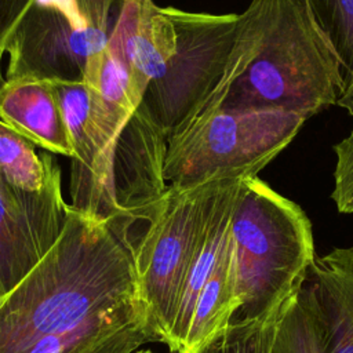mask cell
Listing matches in <instances>:
<instances>
[{"label": "cell", "mask_w": 353, "mask_h": 353, "mask_svg": "<svg viewBox=\"0 0 353 353\" xmlns=\"http://www.w3.org/2000/svg\"><path fill=\"white\" fill-rule=\"evenodd\" d=\"M130 229L66 203L54 244L1 299L0 353H19L139 296Z\"/></svg>", "instance_id": "cell-1"}, {"label": "cell", "mask_w": 353, "mask_h": 353, "mask_svg": "<svg viewBox=\"0 0 353 353\" xmlns=\"http://www.w3.org/2000/svg\"><path fill=\"white\" fill-rule=\"evenodd\" d=\"M167 8L176 33L175 51L137 110L163 132L168 145L221 108L258 52L263 26L258 0H251L241 14Z\"/></svg>", "instance_id": "cell-2"}, {"label": "cell", "mask_w": 353, "mask_h": 353, "mask_svg": "<svg viewBox=\"0 0 353 353\" xmlns=\"http://www.w3.org/2000/svg\"><path fill=\"white\" fill-rule=\"evenodd\" d=\"M262 40L221 108L285 110L307 119L336 105L346 81L335 50L303 0H258Z\"/></svg>", "instance_id": "cell-3"}, {"label": "cell", "mask_w": 353, "mask_h": 353, "mask_svg": "<svg viewBox=\"0 0 353 353\" xmlns=\"http://www.w3.org/2000/svg\"><path fill=\"white\" fill-rule=\"evenodd\" d=\"M236 296L233 319H256L281 306L314 259L312 222L292 200L258 176L241 181L232 216Z\"/></svg>", "instance_id": "cell-4"}, {"label": "cell", "mask_w": 353, "mask_h": 353, "mask_svg": "<svg viewBox=\"0 0 353 353\" xmlns=\"http://www.w3.org/2000/svg\"><path fill=\"white\" fill-rule=\"evenodd\" d=\"M306 116L285 110L219 108L167 145V186L258 176L296 137Z\"/></svg>", "instance_id": "cell-5"}, {"label": "cell", "mask_w": 353, "mask_h": 353, "mask_svg": "<svg viewBox=\"0 0 353 353\" xmlns=\"http://www.w3.org/2000/svg\"><path fill=\"white\" fill-rule=\"evenodd\" d=\"M117 0H32L6 40V80L84 83L98 72Z\"/></svg>", "instance_id": "cell-6"}, {"label": "cell", "mask_w": 353, "mask_h": 353, "mask_svg": "<svg viewBox=\"0 0 353 353\" xmlns=\"http://www.w3.org/2000/svg\"><path fill=\"white\" fill-rule=\"evenodd\" d=\"M219 182L167 186L145 230L132 240L138 295L153 335L164 345Z\"/></svg>", "instance_id": "cell-7"}, {"label": "cell", "mask_w": 353, "mask_h": 353, "mask_svg": "<svg viewBox=\"0 0 353 353\" xmlns=\"http://www.w3.org/2000/svg\"><path fill=\"white\" fill-rule=\"evenodd\" d=\"M54 87L73 149L69 205L92 218L132 226L119 205L114 181L117 143L127 124L105 109L85 83H54Z\"/></svg>", "instance_id": "cell-8"}, {"label": "cell", "mask_w": 353, "mask_h": 353, "mask_svg": "<svg viewBox=\"0 0 353 353\" xmlns=\"http://www.w3.org/2000/svg\"><path fill=\"white\" fill-rule=\"evenodd\" d=\"M66 203L61 171L41 192L12 186L0 174V298L50 250L61 233Z\"/></svg>", "instance_id": "cell-9"}, {"label": "cell", "mask_w": 353, "mask_h": 353, "mask_svg": "<svg viewBox=\"0 0 353 353\" xmlns=\"http://www.w3.org/2000/svg\"><path fill=\"white\" fill-rule=\"evenodd\" d=\"M301 287L321 353H353V247L316 255Z\"/></svg>", "instance_id": "cell-10"}, {"label": "cell", "mask_w": 353, "mask_h": 353, "mask_svg": "<svg viewBox=\"0 0 353 353\" xmlns=\"http://www.w3.org/2000/svg\"><path fill=\"white\" fill-rule=\"evenodd\" d=\"M153 335L139 296L91 316L65 332L44 336L19 353H135Z\"/></svg>", "instance_id": "cell-11"}, {"label": "cell", "mask_w": 353, "mask_h": 353, "mask_svg": "<svg viewBox=\"0 0 353 353\" xmlns=\"http://www.w3.org/2000/svg\"><path fill=\"white\" fill-rule=\"evenodd\" d=\"M0 120L47 152L72 157V139L52 81L14 80L0 90Z\"/></svg>", "instance_id": "cell-12"}, {"label": "cell", "mask_w": 353, "mask_h": 353, "mask_svg": "<svg viewBox=\"0 0 353 353\" xmlns=\"http://www.w3.org/2000/svg\"><path fill=\"white\" fill-rule=\"evenodd\" d=\"M243 179L244 178L222 179L216 188L212 207L199 245L194 251L182 288L175 320L165 343L171 353L181 352L190 327L199 294L230 240L232 216Z\"/></svg>", "instance_id": "cell-13"}, {"label": "cell", "mask_w": 353, "mask_h": 353, "mask_svg": "<svg viewBox=\"0 0 353 353\" xmlns=\"http://www.w3.org/2000/svg\"><path fill=\"white\" fill-rule=\"evenodd\" d=\"M239 307L240 302L236 296L230 232V240L226 248L199 294L190 327L179 353L194 349L228 325Z\"/></svg>", "instance_id": "cell-14"}, {"label": "cell", "mask_w": 353, "mask_h": 353, "mask_svg": "<svg viewBox=\"0 0 353 353\" xmlns=\"http://www.w3.org/2000/svg\"><path fill=\"white\" fill-rule=\"evenodd\" d=\"M59 167L47 152L40 156L34 143L0 120V174L15 188L26 192L44 190Z\"/></svg>", "instance_id": "cell-15"}, {"label": "cell", "mask_w": 353, "mask_h": 353, "mask_svg": "<svg viewBox=\"0 0 353 353\" xmlns=\"http://www.w3.org/2000/svg\"><path fill=\"white\" fill-rule=\"evenodd\" d=\"M280 307L256 319H232L228 325L185 353H270Z\"/></svg>", "instance_id": "cell-16"}, {"label": "cell", "mask_w": 353, "mask_h": 353, "mask_svg": "<svg viewBox=\"0 0 353 353\" xmlns=\"http://www.w3.org/2000/svg\"><path fill=\"white\" fill-rule=\"evenodd\" d=\"M270 353H321L313 316L301 283L280 307Z\"/></svg>", "instance_id": "cell-17"}, {"label": "cell", "mask_w": 353, "mask_h": 353, "mask_svg": "<svg viewBox=\"0 0 353 353\" xmlns=\"http://www.w3.org/2000/svg\"><path fill=\"white\" fill-rule=\"evenodd\" d=\"M303 1L313 21L339 57L347 84L353 80V0Z\"/></svg>", "instance_id": "cell-18"}, {"label": "cell", "mask_w": 353, "mask_h": 353, "mask_svg": "<svg viewBox=\"0 0 353 353\" xmlns=\"http://www.w3.org/2000/svg\"><path fill=\"white\" fill-rule=\"evenodd\" d=\"M336 165L334 171V200L341 214L353 215V131L334 146Z\"/></svg>", "instance_id": "cell-19"}, {"label": "cell", "mask_w": 353, "mask_h": 353, "mask_svg": "<svg viewBox=\"0 0 353 353\" xmlns=\"http://www.w3.org/2000/svg\"><path fill=\"white\" fill-rule=\"evenodd\" d=\"M32 0H0V90L6 84V76L1 70L4 44Z\"/></svg>", "instance_id": "cell-20"}, {"label": "cell", "mask_w": 353, "mask_h": 353, "mask_svg": "<svg viewBox=\"0 0 353 353\" xmlns=\"http://www.w3.org/2000/svg\"><path fill=\"white\" fill-rule=\"evenodd\" d=\"M338 106L343 108L347 110V113L350 116H353V80H350L346 87H345V91L342 94V97L339 98V101L336 102Z\"/></svg>", "instance_id": "cell-21"}, {"label": "cell", "mask_w": 353, "mask_h": 353, "mask_svg": "<svg viewBox=\"0 0 353 353\" xmlns=\"http://www.w3.org/2000/svg\"><path fill=\"white\" fill-rule=\"evenodd\" d=\"M135 353H156V352H153V350H150V349H139V350L135 352Z\"/></svg>", "instance_id": "cell-22"}, {"label": "cell", "mask_w": 353, "mask_h": 353, "mask_svg": "<svg viewBox=\"0 0 353 353\" xmlns=\"http://www.w3.org/2000/svg\"><path fill=\"white\" fill-rule=\"evenodd\" d=\"M0 303H1V298H0Z\"/></svg>", "instance_id": "cell-23"}]
</instances>
